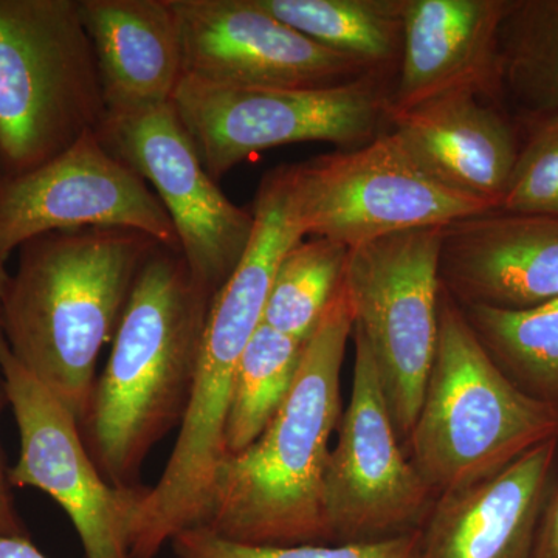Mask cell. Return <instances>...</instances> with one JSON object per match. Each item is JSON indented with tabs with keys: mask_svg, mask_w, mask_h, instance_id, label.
<instances>
[{
	"mask_svg": "<svg viewBox=\"0 0 558 558\" xmlns=\"http://www.w3.org/2000/svg\"><path fill=\"white\" fill-rule=\"evenodd\" d=\"M159 242L140 231H53L25 242L0 296V329L17 362L81 422L143 264Z\"/></svg>",
	"mask_w": 558,
	"mask_h": 558,
	"instance_id": "obj_1",
	"label": "cell"
},
{
	"mask_svg": "<svg viewBox=\"0 0 558 558\" xmlns=\"http://www.w3.org/2000/svg\"><path fill=\"white\" fill-rule=\"evenodd\" d=\"M80 13L100 72L106 116L172 101L185 69L171 0H80Z\"/></svg>",
	"mask_w": 558,
	"mask_h": 558,
	"instance_id": "obj_19",
	"label": "cell"
},
{
	"mask_svg": "<svg viewBox=\"0 0 558 558\" xmlns=\"http://www.w3.org/2000/svg\"><path fill=\"white\" fill-rule=\"evenodd\" d=\"M289 171L304 238L348 248L490 211L429 175L395 131L381 132L360 148L293 165Z\"/></svg>",
	"mask_w": 558,
	"mask_h": 558,
	"instance_id": "obj_8",
	"label": "cell"
},
{
	"mask_svg": "<svg viewBox=\"0 0 558 558\" xmlns=\"http://www.w3.org/2000/svg\"><path fill=\"white\" fill-rule=\"evenodd\" d=\"M349 248L339 242L312 238L286 253L271 284L263 323L306 341L339 290Z\"/></svg>",
	"mask_w": 558,
	"mask_h": 558,
	"instance_id": "obj_24",
	"label": "cell"
},
{
	"mask_svg": "<svg viewBox=\"0 0 558 558\" xmlns=\"http://www.w3.org/2000/svg\"><path fill=\"white\" fill-rule=\"evenodd\" d=\"M440 229L349 248L344 270L352 329L368 343L399 439L410 438L438 344Z\"/></svg>",
	"mask_w": 558,
	"mask_h": 558,
	"instance_id": "obj_9",
	"label": "cell"
},
{
	"mask_svg": "<svg viewBox=\"0 0 558 558\" xmlns=\"http://www.w3.org/2000/svg\"><path fill=\"white\" fill-rule=\"evenodd\" d=\"M512 0H403V47L388 110L469 92L501 106L499 32Z\"/></svg>",
	"mask_w": 558,
	"mask_h": 558,
	"instance_id": "obj_16",
	"label": "cell"
},
{
	"mask_svg": "<svg viewBox=\"0 0 558 558\" xmlns=\"http://www.w3.org/2000/svg\"><path fill=\"white\" fill-rule=\"evenodd\" d=\"M293 31L373 72L398 75L403 0H255Z\"/></svg>",
	"mask_w": 558,
	"mask_h": 558,
	"instance_id": "obj_20",
	"label": "cell"
},
{
	"mask_svg": "<svg viewBox=\"0 0 558 558\" xmlns=\"http://www.w3.org/2000/svg\"><path fill=\"white\" fill-rule=\"evenodd\" d=\"M440 288L459 306L527 311L558 300V219L478 213L440 229Z\"/></svg>",
	"mask_w": 558,
	"mask_h": 558,
	"instance_id": "obj_15",
	"label": "cell"
},
{
	"mask_svg": "<svg viewBox=\"0 0 558 558\" xmlns=\"http://www.w3.org/2000/svg\"><path fill=\"white\" fill-rule=\"evenodd\" d=\"M255 229L229 281L213 296L196 379L178 440L150 498L161 517L194 523L207 515L223 451V427L234 371L263 325L275 274L304 240L289 167L267 172L253 202Z\"/></svg>",
	"mask_w": 558,
	"mask_h": 558,
	"instance_id": "obj_4",
	"label": "cell"
},
{
	"mask_svg": "<svg viewBox=\"0 0 558 558\" xmlns=\"http://www.w3.org/2000/svg\"><path fill=\"white\" fill-rule=\"evenodd\" d=\"M211 301L178 250L159 245L138 271L81 422L87 450L112 486L143 487L150 450L182 425Z\"/></svg>",
	"mask_w": 558,
	"mask_h": 558,
	"instance_id": "obj_2",
	"label": "cell"
},
{
	"mask_svg": "<svg viewBox=\"0 0 558 558\" xmlns=\"http://www.w3.org/2000/svg\"><path fill=\"white\" fill-rule=\"evenodd\" d=\"M10 274L7 270V264L0 260V296L5 292L7 286H9Z\"/></svg>",
	"mask_w": 558,
	"mask_h": 558,
	"instance_id": "obj_30",
	"label": "cell"
},
{
	"mask_svg": "<svg viewBox=\"0 0 558 558\" xmlns=\"http://www.w3.org/2000/svg\"><path fill=\"white\" fill-rule=\"evenodd\" d=\"M392 75L368 73L315 89H229L183 76L172 106L208 174L218 179L263 150L328 142L355 149L388 124Z\"/></svg>",
	"mask_w": 558,
	"mask_h": 558,
	"instance_id": "obj_7",
	"label": "cell"
},
{
	"mask_svg": "<svg viewBox=\"0 0 558 558\" xmlns=\"http://www.w3.org/2000/svg\"><path fill=\"white\" fill-rule=\"evenodd\" d=\"M9 399H7L5 387L0 380V414L5 409ZM0 535L5 537H31L28 529L17 513L14 506L13 494H11V484L9 480V469L3 461L2 447H0Z\"/></svg>",
	"mask_w": 558,
	"mask_h": 558,
	"instance_id": "obj_27",
	"label": "cell"
},
{
	"mask_svg": "<svg viewBox=\"0 0 558 558\" xmlns=\"http://www.w3.org/2000/svg\"><path fill=\"white\" fill-rule=\"evenodd\" d=\"M534 558H558V454L548 497L539 519Z\"/></svg>",
	"mask_w": 558,
	"mask_h": 558,
	"instance_id": "obj_28",
	"label": "cell"
},
{
	"mask_svg": "<svg viewBox=\"0 0 558 558\" xmlns=\"http://www.w3.org/2000/svg\"><path fill=\"white\" fill-rule=\"evenodd\" d=\"M0 373L21 439L11 487H35L53 498L87 558H130L149 487L120 488L102 478L78 418L17 362L2 329Z\"/></svg>",
	"mask_w": 558,
	"mask_h": 558,
	"instance_id": "obj_10",
	"label": "cell"
},
{
	"mask_svg": "<svg viewBox=\"0 0 558 558\" xmlns=\"http://www.w3.org/2000/svg\"><path fill=\"white\" fill-rule=\"evenodd\" d=\"M558 438L495 475L436 497L418 529V558H534Z\"/></svg>",
	"mask_w": 558,
	"mask_h": 558,
	"instance_id": "obj_17",
	"label": "cell"
},
{
	"mask_svg": "<svg viewBox=\"0 0 558 558\" xmlns=\"http://www.w3.org/2000/svg\"><path fill=\"white\" fill-rule=\"evenodd\" d=\"M306 341L260 325L242 352L223 427V451L234 457L260 438L277 416L299 373Z\"/></svg>",
	"mask_w": 558,
	"mask_h": 558,
	"instance_id": "obj_22",
	"label": "cell"
},
{
	"mask_svg": "<svg viewBox=\"0 0 558 558\" xmlns=\"http://www.w3.org/2000/svg\"><path fill=\"white\" fill-rule=\"evenodd\" d=\"M557 438L556 411L506 377L440 288L438 344L409 438L425 483L438 495L468 487Z\"/></svg>",
	"mask_w": 558,
	"mask_h": 558,
	"instance_id": "obj_5",
	"label": "cell"
},
{
	"mask_svg": "<svg viewBox=\"0 0 558 558\" xmlns=\"http://www.w3.org/2000/svg\"><path fill=\"white\" fill-rule=\"evenodd\" d=\"M524 138L502 211L558 219V112L524 119Z\"/></svg>",
	"mask_w": 558,
	"mask_h": 558,
	"instance_id": "obj_26",
	"label": "cell"
},
{
	"mask_svg": "<svg viewBox=\"0 0 558 558\" xmlns=\"http://www.w3.org/2000/svg\"><path fill=\"white\" fill-rule=\"evenodd\" d=\"M185 76L229 89H315L373 70L319 46L255 0H171Z\"/></svg>",
	"mask_w": 558,
	"mask_h": 558,
	"instance_id": "obj_14",
	"label": "cell"
},
{
	"mask_svg": "<svg viewBox=\"0 0 558 558\" xmlns=\"http://www.w3.org/2000/svg\"><path fill=\"white\" fill-rule=\"evenodd\" d=\"M97 135L149 183L170 215L191 277L215 296L244 256L255 216L234 205L205 170L172 101L106 116Z\"/></svg>",
	"mask_w": 558,
	"mask_h": 558,
	"instance_id": "obj_12",
	"label": "cell"
},
{
	"mask_svg": "<svg viewBox=\"0 0 558 558\" xmlns=\"http://www.w3.org/2000/svg\"><path fill=\"white\" fill-rule=\"evenodd\" d=\"M354 333L351 398L325 473L330 543L373 542L418 531L435 492L400 447L376 362Z\"/></svg>",
	"mask_w": 558,
	"mask_h": 558,
	"instance_id": "obj_11",
	"label": "cell"
},
{
	"mask_svg": "<svg viewBox=\"0 0 558 558\" xmlns=\"http://www.w3.org/2000/svg\"><path fill=\"white\" fill-rule=\"evenodd\" d=\"M140 231L178 250L170 215L137 172L87 132L68 150L16 178H0V260L53 231Z\"/></svg>",
	"mask_w": 558,
	"mask_h": 558,
	"instance_id": "obj_13",
	"label": "cell"
},
{
	"mask_svg": "<svg viewBox=\"0 0 558 558\" xmlns=\"http://www.w3.org/2000/svg\"><path fill=\"white\" fill-rule=\"evenodd\" d=\"M174 558H418V531L357 543L244 545L207 527L180 532L171 542Z\"/></svg>",
	"mask_w": 558,
	"mask_h": 558,
	"instance_id": "obj_25",
	"label": "cell"
},
{
	"mask_svg": "<svg viewBox=\"0 0 558 558\" xmlns=\"http://www.w3.org/2000/svg\"><path fill=\"white\" fill-rule=\"evenodd\" d=\"M388 124L417 163L447 189L490 209L501 207L521 138L497 102L457 92L388 110Z\"/></svg>",
	"mask_w": 558,
	"mask_h": 558,
	"instance_id": "obj_18",
	"label": "cell"
},
{
	"mask_svg": "<svg viewBox=\"0 0 558 558\" xmlns=\"http://www.w3.org/2000/svg\"><path fill=\"white\" fill-rule=\"evenodd\" d=\"M354 328L344 278L304 344L277 416L253 446L220 462L204 526L244 545L330 543L325 473L339 427L341 368Z\"/></svg>",
	"mask_w": 558,
	"mask_h": 558,
	"instance_id": "obj_3",
	"label": "cell"
},
{
	"mask_svg": "<svg viewBox=\"0 0 558 558\" xmlns=\"http://www.w3.org/2000/svg\"><path fill=\"white\" fill-rule=\"evenodd\" d=\"M502 101L523 117L558 112V0H512L499 32Z\"/></svg>",
	"mask_w": 558,
	"mask_h": 558,
	"instance_id": "obj_23",
	"label": "cell"
},
{
	"mask_svg": "<svg viewBox=\"0 0 558 558\" xmlns=\"http://www.w3.org/2000/svg\"><path fill=\"white\" fill-rule=\"evenodd\" d=\"M461 310L506 377L558 414V300L527 311Z\"/></svg>",
	"mask_w": 558,
	"mask_h": 558,
	"instance_id": "obj_21",
	"label": "cell"
},
{
	"mask_svg": "<svg viewBox=\"0 0 558 558\" xmlns=\"http://www.w3.org/2000/svg\"><path fill=\"white\" fill-rule=\"evenodd\" d=\"M0 558H49L33 545L31 537L0 535Z\"/></svg>",
	"mask_w": 558,
	"mask_h": 558,
	"instance_id": "obj_29",
	"label": "cell"
},
{
	"mask_svg": "<svg viewBox=\"0 0 558 558\" xmlns=\"http://www.w3.org/2000/svg\"><path fill=\"white\" fill-rule=\"evenodd\" d=\"M105 117L80 0H0V178L43 167Z\"/></svg>",
	"mask_w": 558,
	"mask_h": 558,
	"instance_id": "obj_6",
	"label": "cell"
}]
</instances>
